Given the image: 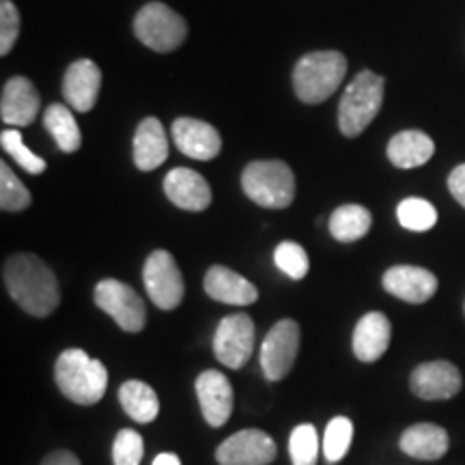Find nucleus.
<instances>
[{"instance_id": "1", "label": "nucleus", "mask_w": 465, "mask_h": 465, "mask_svg": "<svg viewBox=\"0 0 465 465\" xmlns=\"http://www.w3.org/2000/svg\"><path fill=\"white\" fill-rule=\"evenodd\" d=\"M3 281L15 304L33 317H50L61 302L54 272L35 254L20 252L5 261Z\"/></svg>"}, {"instance_id": "2", "label": "nucleus", "mask_w": 465, "mask_h": 465, "mask_svg": "<svg viewBox=\"0 0 465 465\" xmlns=\"http://www.w3.org/2000/svg\"><path fill=\"white\" fill-rule=\"evenodd\" d=\"M54 380L58 391L78 405L100 403L108 388V371L100 360L83 349H65L56 360Z\"/></svg>"}, {"instance_id": "3", "label": "nucleus", "mask_w": 465, "mask_h": 465, "mask_svg": "<svg viewBox=\"0 0 465 465\" xmlns=\"http://www.w3.org/2000/svg\"><path fill=\"white\" fill-rule=\"evenodd\" d=\"M347 74V58L336 50L304 54L295 63L293 89L304 104H322L334 95Z\"/></svg>"}, {"instance_id": "4", "label": "nucleus", "mask_w": 465, "mask_h": 465, "mask_svg": "<svg viewBox=\"0 0 465 465\" xmlns=\"http://www.w3.org/2000/svg\"><path fill=\"white\" fill-rule=\"evenodd\" d=\"M386 80L380 74L364 69L347 86L339 106V127L347 138H356L375 121L383 104Z\"/></svg>"}, {"instance_id": "5", "label": "nucleus", "mask_w": 465, "mask_h": 465, "mask_svg": "<svg viewBox=\"0 0 465 465\" xmlns=\"http://www.w3.org/2000/svg\"><path fill=\"white\" fill-rule=\"evenodd\" d=\"M242 188L259 207L284 209L293 203L295 177L281 160H257L243 168Z\"/></svg>"}, {"instance_id": "6", "label": "nucleus", "mask_w": 465, "mask_h": 465, "mask_svg": "<svg viewBox=\"0 0 465 465\" xmlns=\"http://www.w3.org/2000/svg\"><path fill=\"white\" fill-rule=\"evenodd\" d=\"M134 35L155 52H173L185 42L188 25L164 3H149L136 14Z\"/></svg>"}, {"instance_id": "7", "label": "nucleus", "mask_w": 465, "mask_h": 465, "mask_svg": "<svg viewBox=\"0 0 465 465\" xmlns=\"http://www.w3.org/2000/svg\"><path fill=\"white\" fill-rule=\"evenodd\" d=\"M93 300L125 332H141L144 323H147L144 302L130 284L114 281V278H104V281L97 282L95 291H93Z\"/></svg>"}, {"instance_id": "8", "label": "nucleus", "mask_w": 465, "mask_h": 465, "mask_svg": "<svg viewBox=\"0 0 465 465\" xmlns=\"http://www.w3.org/2000/svg\"><path fill=\"white\" fill-rule=\"evenodd\" d=\"M143 282L151 302L162 311H174L182 304L185 284L177 261L166 250H155L147 257L143 270Z\"/></svg>"}, {"instance_id": "9", "label": "nucleus", "mask_w": 465, "mask_h": 465, "mask_svg": "<svg viewBox=\"0 0 465 465\" xmlns=\"http://www.w3.org/2000/svg\"><path fill=\"white\" fill-rule=\"evenodd\" d=\"M300 351V325L293 319H282L265 336L261 345V369L270 381L284 380L293 369Z\"/></svg>"}, {"instance_id": "10", "label": "nucleus", "mask_w": 465, "mask_h": 465, "mask_svg": "<svg viewBox=\"0 0 465 465\" xmlns=\"http://www.w3.org/2000/svg\"><path fill=\"white\" fill-rule=\"evenodd\" d=\"M254 322L246 312L224 317L213 334V353L229 369H242L252 356Z\"/></svg>"}, {"instance_id": "11", "label": "nucleus", "mask_w": 465, "mask_h": 465, "mask_svg": "<svg viewBox=\"0 0 465 465\" xmlns=\"http://www.w3.org/2000/svg\"><path fill=\"white\" fill-rule=\"evenodd\" d=\"M276 455V441L261 429H242L216 450L220 465H270Z\"/></svg>"}, {"instance_id": "12", "label": "nucleus", "mask_w": 465, "mask_h": 465, "mask_svg": "<svg viewBox=\"0 0 465 465\" xmlns=\"http://www.w3.org/2000/svg\"><path fill=\"white\" fill-rule=\"evenodd\" d=\"M463 380L459 369L449 360L424 362L411 371L410 388L418 399L424 401H446L461 391Z\"/></svg>"}, {"instance_id": "13", "label": "nucleus", "mask_w": 465, "mask_h": 465, "mask_svg": "<svg viewBox=\"0 0 465 465\" xmlns=\"http://www.w3.org/2000/svg\"><path fill=\"white\" fill-rule=\"evenodd\" d=\"M196 397H199L201 411L209 427L218 429L229 422L232 414V386L220 371H205L196 377Z\"/></svg>"}, {"instance_id": "14", "label": "nucleus", "mask_w": 465, "mask_h": 465, "mask_svg": "<svg viewBox=\"0 0 465 465\" xmlns=\"http://www.w3.org/2000/svg\"><path fill=\"white\" fill-rule=\"evenodd\" d=\"M171 134L177 149L192 160L209 162L216 158L223 149V141H220L216 127L201 119H192V116H182V119L174 121Z\"/></svg>"}, {"instance_id": "15", "label": "nucleus", "mask_w": 465, "mask_h": 465, "mask_svg": "<svg viewBox=\"0 0 465 465\" xmlns=\"http://www.w3.org/2000/svg\"><path fill=\"white\" fill-rule=\"evenodd\" d=\"M42 100L31 80L25 75H15L3 86L0 97V119L9 127H26L37 119Z\"/></svg>"}, {"instance_id": "16", "label": "nucleus", "mask_w": 465, "mask_h": 465, "mask_svg": "<svg viewBox=\"0 0 465 465\" xmlns=\"http://www.w3.org/2000/svg\"><path fill=\"white\" fill-rule=\"evenodd\" d=\"M383 289L410 304H424L438 291V278L424 267L394 265L383 274Z\"/></svg>"}, {"instance_id": "17", "label": "nucleus", "mask_w": 465, "mask_h": 465, "mask_svg": "<svg viewBox=\"0 0 465 465\" xmlns=\"http://www.w3.org/2000/svg\"><path fill=\"white\" fill-rule=\"evenodd\" d=\"M102 86V72L89 58H80L67 67L63 78V95L67 106L78 113H89L97 104Z\"/></svg>"}, {"instance_id": "18", "label": "nucleus", "mask_w": 465, "mask_h": 465, "mask_svg": "<svg viewBox=\"0 0 465 465\" xmlns=\"http://www.w3.org/2000/svg\"><path fill=\"white\" fill-rule=\"evenodd\" d=\"M164 194L185 212H205L212 205V188L205 177L192 168H173L164 179Z\"/></svg>"}, {"instance_id": "19", "label": "nucleus", "mask_w": 465, "mask_h": 465, "mask_svg": "<svg viewBox=\"0 0 465 465\" xmlns=\"http://www.w3.org/2000/svg\"><path fill=\"white\" fill-rule=\"evenodd\" d=\"M205 293L212 300L231 306H250L259 300V291L248 278L224 265L209 267L205 274Z\"/></svg>"}, {"instance_id": "20", "label": "nucleus", "mask_w": 465, "mask_h": 465, "mask_svg": "<svg viewBox=\"0 0 465 465\" xmlns=\"http://www.w3.org/2000/svg\"><path fill=\"white\" fill-rule=\"evenodd\" d=\"M392 339V325L383 312H366L353 330V353L360 362H377Z\"/></svg>"}, {"instance_id": "21", "label": "nucleus", "mask_w": 465, "mask_h": 465, "mask_svg": "<svg viewBox=\"0 0 465 465\" xmlns=\"http://www.w3.org/2000/svg\"><path fill=\"white\" fill-rule=\"evenodd\" d=\"M168 160V136L155 116L141 121L134 134V164L138 171H155Z\"/></svg>"}, {"instance_id": "22", "label": "nucleus", "mask_w": 465, "mask_h": 465, "mask_svg": "<svg viewBox=\"0 0 465 465\" xmlns=\"http://www.w3.org/2000/svg\"><path fill=\"white\" fill-rule=\"evenodd\" d=\"M401 450L418 461H438L449 450V433L446 429L431 422H420L405 429L401 435Z\"/></svg>"}, {"instance_id": "23", "label": "nucleus", "mask_w": 465, "mask_h": 465, "mask_svg": "<svg viewBox=\"0 0 465 465\" xmlns=\"http://www.w3.org/2000/svg\"><path fill=\"white\" fill-rule=\"evenodd\" d=\"M435 144L431 138L424 132L418 130H405L399 132L397 136H392V141L388 143V158L397 168H418L427 164L433 158Z\"/></svg>"}, {"instance_id": "24", "label": "nucleus", "mask_w": 465, "mask_h": 465, "mask_svg": "<svg viewBox=\"0 0 465 465\" xmlns=\"http://www.w3.org/2000/svg\"><path fill=\"white\" fill-rule=\"evenodd\" d=\"M119 401L132 420L147 424L160 414V399L149 383L130 380L119 388Z\"/></svg>"}, {"instance_id": "25", "label": "nucleus", "mask_w": 465, "mask_h": 465, "mask_svg": "<svg viewBox=\"0 0 465 465\" xmlns=\"http://www.w3.org/2000/svg\"><path fill=\"white\" fill-rule=\"evenodd\" d=\"M44 125L63 153H75L83 144L78 121H75L72 108L65 106V104H52V106L45 108Z\"/></svg>"}, {"instance_id": "26", "label": "nucleus", "mask_w": 465, "mask_h": 465, "mask_svg": "<svg viewBox=\"0 0 465 465\" xmlns=\"http://www.w3.org/2000/svg\"><path fill=\"white\" fill-rule=\"evenodd\" d=\"M371 224H373V216L362 205H341L330 216V232L334 240L345 243L362 240L371 231Z\"/></svg>"}, {"instance_id": "27", "label": "nucleus", "mask_w": 465, "mask_h": 465, "mask_svg": "<svg viewBox=\"0 0 465 465\" xmlns=\"http://www.w3.org/2000/svg\"><path fill=\"white\" fill-rule=\"evenodd\" d=\"M397 218L403 229L414 231V232H424L431 231L435 223H438V212L429 201L424 199H405L399 203L397 207Z\"/></svg>"}, {"instance_id": "28", "label": "nucleus", "mask_w": 465, "mask_h": 465, "mask_svg": "<svg viewBox=\"0 0 465 465\" xmlns=\"http://www.w3.org/2000/svg\"><path fill=\"white\" fill-rule=\"evenodd\" d=\"M353 440V424L345 416H336L330 420L323 435V457L328 463H339L347 455Z\"/></svg>"}, {"instance_id": "29", "label": "nucleus", "mask_w": 465, "mask_h": 465, "mask_svg": "<svg viewBox=\"0 0 465 465\" xmlns=\"http://www.w3.org/2000/svg\"><path fill=\"white\" fill-rule=\"evenodd\" d=\"M289 455L293 465H317L319 435L312 424H300L289 438Z\"/></svg>"}, {"instance_id": "30", "label": "nucleus", "mask_w": 465, "mask_h": 465, "mask_svg": "<svg viewBox=\"0 0 465 465\" xmlns=\"http://www.w3.org/2000/svg\"><path fill=\"white\" fill-rule=\"evenodd\" d=\"M28 205H31V192L3 162L0 164V207L3 212H22Z\"/></svg>"}, {"instance_id": "31", "label": "nucleus", "mask_w": 465, "mask_h": 465, "mask_svg": "<svg viewBox=\"0 0 465 465\" xmlns=\"http://www.w3.org/2000/svg\"><path fill=\"white\" fill-rule=\"evenodd\" d=\"M0 144H3L5 153H9L26 173L42 174L45 171V166H48L44 158H39L37 153H33V151L26 147L25 141H22V134L17 130H5L0 134Z\"/></svg>"}, {"instance_id": "32", "label": "nucleus", "mask_w": 465, "mask_h": 465, "mask_svg": "<svg viewBox=\"0 0 465 465\" xmlns=\"http://www.w3.org/2000/svg\"><path fill=\"white\" fill-rule=\"evenodd\" d=\"M274 263L281 272H284L293 281H302L311 270L306 250L295 242H282L274 250Z\"/></svg>"}, {"instance_id": "33", "label": "nucleus", "mask_w": 465, "mask_h": 465, "mask_svg": "<svg viewBox=\"0 0 465 465\" xmlns=\"http://www.w3.org/2000/svg\"><path fill=\"white\" fill-rule=\"evenodd\" d=\"M144 452V441L141 433L132 429H121L116 433L113 444V461L114 465H141Z\"/></svg>"}, {"instance_id": "34", "label": "nucleus", "mask_w": 465, "mask_h": 465, "mask_svg": "<svg viewBox=\"0 0 465 465\" xmlns=\"http://www.w3.org/2000/svg\"><path fill=\"white\" fill-rule=\"evenodd\" d=\"M20 35V14L11 0H0V54L7 56Z\"/></svg>"}, {"instance_id": "35", "label": "nucleus", "mask_w": 465, "mask_h": 465, "mask_svg": "<svg viewBox=\"0 0 465 465\" xmlns=\"http://www.w3.org/2000/svg\"><path fill=\"white\" fill-rule=\"evenodd\" d=\"M449 190L459 205L465 207V164L457 166L449 177Z\"/></svg>"}, {"instance_id": "36", "label": "nucleus", "mask_w": 465, "mask_h": 465, "mask_svg": "<svg viewBox=\"0 0 465 465\" xmlns=\"http://www.w3.org/2000/svg\"><path fill=\"white\" fill-rule=\"evenodd\" d=\"M42 465H80L78 457L69 450H54L44 459Z\"/></svg>"}, {"instance_id": "37", "label": "nucleus", "mask_w": 465, "mask_h": 465, "mask_svg": "<svg viewBox=\"0 0 465 465\" xmlns=\"http://www.w3.org/2000/svg\"><path fill=\"white\" fill-rule=\"evenodd\" d=\"M153 465H182V459H179L174 452H162L153 459Z\"/></svg>"}, {"instance_id": "38", "label": "nucleus", "mask_w": 465, "mask_h": 465, "mask_svg": "<svg viewBox=\"0 0 465 465\" xmlns=\"http://www.w3.org/2000/svg\"><path fill=\"white\" fill-rule=\"evenodd\" d=\"M463 308H465V306H463Z\"/></svg>"}]
</instances>
